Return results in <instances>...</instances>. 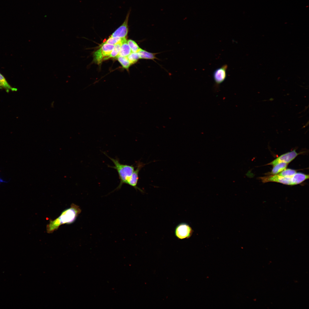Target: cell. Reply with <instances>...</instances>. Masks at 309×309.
<instances>
[{"label":"cell","mask_w":309,"mask_h":309,"mask_svg":"<svg viewBox=\"0 0 309 309\" xmlns=\"http://www.w3.org/2000/svg\"><path fill=\"white\" fill-rule=\"evenodd\" d=\"M127 57L131 64L135 63L137 61L138 59H140L139 55L137 52H132Z\"/></svg>","instance_id":"obj_20"},{"label":"cell","mask_w":309,"mask_h":309,"mask_svg":"<svg viewBox=\"0 0 309 309\" xmlns=\"http://www.w3.org/2000/svg\"><path fill=\"white\" fill-rule=\"evenodd\" d=\"M114 45L104 43L102 44L100 48L94 54V60L98 64L103 60H106L113 49Z\"/></svg>","instance_id":"obj_3"},{"label":"cell","mask_w":309,"mask_h":309,"mask_svg":"<svg viewBox=\"0 0 309 309\" xmlns=\"http://www.w3.org/2000/svg\"><path fill=\"white\" fill-rule=\"evenodd\" d=\"M227 65L225 64L214 71L213 77L216 85L219 86L225 81L227 77Z\"/></svg>","instance_id":"obj_8"},{"label":"cell","mask_w":309,"mask_h":309,"mask_svg":"<svg viewBox=\"0 0 309 309\" xmlns=\"http://www.w3.org/2000/svg\"><path fill=\"white\" fill-rule=\"evenodd\" d=\"M0 89L5 90L7 92L16 91L17 89L11 86L4 76L0 73Z\"/></svg>","instance_id":"obj_10"},{"label":"cell","mask_w":309,"mask_h":309,"mask_svg":"<svg viewBox=\"0 0 309 309\" xmlns=\"http://www.w3.org/2000/svg\"><path fill=\"white\" fill-rule=\"evenodd\" d=\"M288 163H279L274 166L271 172L269 174L272 175H276L285 169L287 167Z\"/></svg>","instance_id":"obj_14"},{"label":"cell","mask_w":309,"mask_h":309,"mask_svg":"<svg viewBox=\"0 0 309 309\" xmlns=\"http://www.w3.org/2000/svg\"><path fill=\"white\" fill-rule=\"evenodd\" d=\"M132 52L126 40L122 43L118 56L122 57H127Z\"/></svg>","instance_id":"obj_11"},{"label":"cell","mask_w":309,"mask_h":309,"mask_svg":"<svg viewBox=\"0 0 309 309\" xmlns=\"http://www.w3.org/2000/svg\"><path fill=\"white\" fill-rule=\"evenodd\" d=\"M292 177H284L276 174L260 177V179L264 183L269 182H274L287 185H293Z\"/></svg>","instance_id":"obj_5"},{"label":"cell","mask_w":309,"mask_h":309,"mask_svg":"<svg viewBox=\"0 0 309 309\" xmlns=\"http://www.w3.org/2000/svg\"><path fill=\"white\" fill-rule=\"evenodd\" d=\"M295 150L284 154L279 157L268 165L274 166L279 163H288L292 161L298 155Z\"/></svg>","instance_id":"obj_9"},{"label":"cell","mask_w":309,"mask_h":309,"mask_svg":"<svg viewBox=\"0 0 309 309\" xmlns=\"http://www.w3.org/2000/svg\"><path fill=\"white\" fill-rule=\"evenodd\" d=\"M126 38L110 37L104 43L114 45L119 43H122L126 40Z\"/></svg>","instance_id":"obj_15"},{"label":"cell","mask_w":309,"mask_h":309,"mask_svg":"<svg viewBox=\"0 0 309 309\" xmlns=\"http://www.w3.org/2000/svg\"><path fill=\"white\" fill-rule=\"evenodd\" d=\"M81 210L78 206L72 203L70 207L63 211L60 215L54 220H50L46 227L47 232L51 233L64 224H70L76 220Z\"/></svg>","instance_id":"obj_1"},{"label":"cell","mask_w":309,"mask_h":309,"mask_svg":"<svg viewBox=\"0 0 309 309\" xmlns=\"http://www.w3.org/2000/svg\"><path fill=\"white\" fill-rule=\"evenodd\" d=\"M122 43H118L114 45V47L111 52L106 58V60L111 58L116 57L118 56Z\"/></svg>","instance_id":"obj_17"},{"label":"cell","mask_w":309,"mask_h":309,"mask_svg":"<svg viewBox=\"0 0 309 309\" xmlns=\"http://www.w3.org/2000/svg\"><path fill=\"white\" fill-rule=\"evenodd\" d=\"M294 185L300 184L309 178V175L298 173H296L292 177Z\"/></svg>","instance_id":"obj_12"},{"label":"cell","mask_w":309,"mask_h":309,"mask_svg":"<svg viewBox=\"0 0 309 309\" xmlns=\"http://www.w3.org/2000/svg\"><path fill=\"white\" fill-rule=\"evenodd\" d=\"M130 11V9L122 23L110 35V37L126 38L128 32V21Z\"/></svg>","instance_id":"obj_6"},{"label":"cell","mask_w":309,"mask_h":309,"mask_svg":"<svg viewBox=\"0 0 309 309\" xmlns=\"http://www.w3.org/2000/svg\"><path fill=\"white\" fill-rule=\"evenodd\" d=\"M193 232L191 227L185 223H181L178 224L175 227L174 231L176 237L181 240L190 238Z\"/></svg>","instance_id":"obj_4"},{"label":"cell","mask_w":309,"mask_h":309,"mask_svg":"<svg viewBox=\"0 0 309 309\" xmlns=\"http://www.w3.org/2000/svg\"><path fill=\"white\" fill-rule=\"evenodd\" d=\"M137 53L139 55L140 58L150 60L157 59L155 56L157 53H150L141 49Z\"/></svg>","instance_id":"obj_13"},{"label":"cell","mask_w":309,"mask_h":309,"mask_svg":"<svg viewBox=\"0 0 309 309\" xmlns=\"http://www.w3.org/2000/svg\"><path fill=\"white\" fill-rule=\"evenodd\" d=\"M118 60L124 68L128 69L131 64L127 57L118 56L116 57Z\"/></svg>","instance_id":"obj_16"},{"label":"cell","mask_w":309,"mask_h":309,"mask_svg":"<svg viewBox=\"0 0 309 309\" xmlns=\"http://www.w3.org/2000/svg\"><path fill=\"white\" fill-rule=\"evenodd\" d=\"M145 164L138 161L137 163L136 169L134 170L126 184L133 187L136 190H138L142 193H144L143 191L137 186L138 179V174L140 170L145 165Z\"/></svg>","instance_id":"obj_7"},{"label":"cell","mask_w":309,"mask_h":309,"mask_svg":"<svg viewBox=\"0 0 309 309\" xmlns=\"http://www.w3.org/2000/svg\"><path fill=\"white\" fill-rule=\"evenodd\" d=\"M7 182L5 181L2 179V178L0 177V183H5Z\"/></svg>","instance_id":"obj_21"},{"label":"cell","mask_w":309,"mask_h":309,"mask_svg":"<svg viewBox=\"0 0 309 309\" xmlns=\"http://www.w3.org/2000/svg\"><path fill=\"white\" fill-rule=\"evenodd\" d=\"M296 173V171L295 170L289 169H285L278 175L284 177H292Z\"/></svg>","instance_id":"obj_18"},{"label":"cell","mask_w":309,"mask_h":309,"mask_svg":"<svg viewBox=\"0 0 309 309\" xmlns=\"http://www.w3.org/2000/svg\"><path fill=\"white\" fill-rule=\"evenodd\" d=\"M127 42L132 52L137 53L141 49L137 43L133 40L129 39Z\"/></svg>","instance_id":"obj_19"},{"label":"cell","mask_w":309,"mask_h":309,"mask_svg":"<svg viewBox=\"0 0 309 309\" xmlns=\"http://www.w3.org/2000/svg\"><path fill=\"white\" fill-rule=\"evenodd\" d=\"M104 153L111 160L114 165V166H108L116 169L118 172L120 182L118 186L115 190L120 189L123 184H126L127 181L134 170V167L132 165L121 164L118 159L111 158L105 153Z\"/></svg>","instance_id":"obj_2"}]
</instances>
